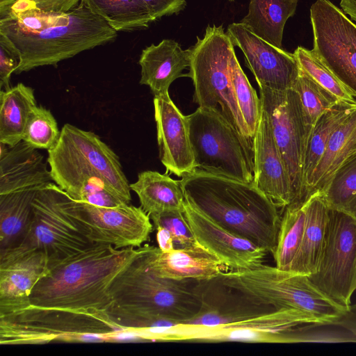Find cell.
I'll use <instances>...</instances> for the list:
<instances>
[{"label": "cell", "mask_w": 356, "mask_h": 356, "mask_svg": "<svg viewBox=\"0 0 356 356\" xmlns=\"http://www.w3.org/2000/svg\"><path fill=\"white\" fill-rule=\"evenodd\" d=\"M122 330L110 320L106 311L28 304L0 314L1 345L110 342V336Z\"/></svg>", "instance_id": "obj_4"}, {"label": "cell", "mask_w": 356, "mask_h": 356, "mask_svg": "<svg viewBox=\"0 0 356 356\" xmlns=\"http://www.w3.org/2000/svg\"><path fill=\"white\" fill-rule=\"evenodd\" d=\"M261 107L266 112L289 175L293 204H302L303 164L310 129L298 92L259 87ZM291 204V205H292Z\"/></svg>", "instance_id": "obj_11"}, {"label": "cell", "mask_w": 356, "mask_h": 356, "mask_svg": "<svg viewBox=\"0 0 356 356\" xmlns=\"http://www.w3.org/2000/svg\"><path fill=\"white\" fill-rule=\"evenodd\" d=\"M43 186L0 195V251L19 245L26 236L33 217V202Z\"/></svg>", "instance_id": "obj_27"}, {"label": "cell", "mask_w": 356, "mask_h": 356, "mask_svg": "<svg viewBox=\"0 0 356 356\" xmlns=\"http://www.w3.org/2000/svg\"><path fill=\"white\" fill-rule=\"evenodd\" d=\"M284 210L273 256L275 267L289 271L303 237L306 219L305 202L290 205Z\"/></svg>", "instance_id": "obj_33"}, {"label": "cell", "mask_w": 356, "mask_h": 356, "mask_svg": "<svg viewBox=\"0 0 356 356\" xmlns=\"http://www.w3.org/2000/svg\"><path fill=\"white\" fill-rule=\"evenodd\" d=\"M222 281L252 301L275 309H294L330 325L345 310L321 292L308 275L261 265L257 268L227 270Z\"/></svg>", "instance_id": "obj_7"}, {"label": "cell", "mask_w": 356, "mask_h": 356, "mask_svg": "<svg viewBox=\"0 0 356 356\" xmlns=\"http://www.w3.org/2000/svg\"><path fill=\"white\" fill-rule=\"evenodd\" d=\"M198 281L161 277L151 269L145 245L137 248L132 260L110 286L113 305L151 310L181 324L200 307Z\"/></svg>", "instance_id": "obj_6"}, {"label": "cell", "mask_w": 356, "mask_h": 356, "mask_svg": "<svg viewBox=\"0 0 356 356\" xmlns=\"http://www.w3.org/2000/svg\"><path fill=\"white\" fill-rule=\"evenodd\" d=\"M138 195L140 207L149 217L173 210L184 211L185 197L179 181L167 174L145 170L130 184Z\"/></svg>", "instance_id": "obj_28"}, {"label": "cell", "mask_w": 356, "mask_h": 356, "mask_svg": "<svg viewBox=\"0 0 356 356\" xmlns=\"http://www.w3.org/2000/svg\"><path fill=\"white\" fill-rule=\"evenodd\" d=\"M179 181L188 203L273 254L282 216L276 205L254 183L197 168L183 175Z\"/></svg>", "instance_id": "obj_2"}, {"label": "cell", "mask_w": 356, "mask_h": 356, "mask_svg": "<svg viewBox=\"0 0 356 356\" xmlns=\"http://www.w3.org/2000/svg\"><path fill=\"white\" fill-rule=\"evenodd\" d=\"M44 156L24 140L0 143V195L54 182Z\"/></svg>", "instance_id": "obj_23"}, {"label": "cell", "mask_w": 356, "mask_h": 356, "mask_svg": "<svg viewBox=\"0 0 356 356\" xmlns=\"http://www.w3.org/2000/svg\"><path fill=\"white\" fill-rule=\"evenodd\" d=\"M153 102L160 160L167 172L181 177L196 169L186 116L169 95Z\"/></svg>", "instance_id": "obj_19"}, {"label": "cell", "mask_w": 356, "mask_h": 356, "mask_svg": "<svg viewBox=\"0 0 356 356\" xmlns=\"http://www.w3.org/2000/svg\"><path fill=\"white\" fill-rule=\"evenodd\" d=\"M60 138L106 179L124 203L130 204V184L120 159L97 134L67 123L61 129Z\"/></svg>", "instance_id": "obj_22"}, {"label": "cell", "mask_w": 356, "mask_h": 356, "mask_svg": "<svg viewBox=\"0 0 356 356\" xmlns=\"http://www.w3.org/2000/svg\"><path fill=\"white\" fill-rule=\"evenodd\" d=\"M151 269L157 275L177 281H202L220 276L228 268L202 246L162 252L145 245Z\"/></svg>", "instance_id": "obj_21"}, {"label": "cell", "mask_w": 356, "mask_h": 356, "mask_svg": "<svg viewBox=\"0 0 356 356\" xmlns=\"http://www.w3.org/2000/svg\"><path fill=\"white\" fill-rule=\"evenodd\" d=\"M17 0H0V13L9 8Z\"/></svg>", "instance_id": "obj_48"}, {"label": "cell", "mask_w": 356, "mask_h": 356, "mask_svg": "<svg viewBox=\"0 0 356 356\" xmlns=\"http://www.w3.org/2000/svg\"><path fill=\"white\" fill-rule=\"evenodd\" d=\"M319 324H312L306 327L298 326L281 331L280 343L300 342H356V336L346 332L328 328H318Z\"/></svg>", "instance_id": "obj_40"}, {"label": "cell", "mask_w": 356, "mask_h": 356, "mask_svg": "<svg viewBox=\"0 0 356 356\" xmlns=\"http://www.w3.org/2000/svg\"><path fill=\"white\" fill-rule=\"evenodd\" d=\"M318 193L330 209L343 211L356 219V152L339 166Z\"/></svg>", "instance_id": "obj_34"}, {"label": "cell", "mask_w": 356, "mask_h": 356, "mask_svg": "<svg viewBox=\"0 0 356 356\" xmlns=\"http://www.w3.org/2000/svg\"><path fill=\"white\" fill-rule=\"evenodd\" d=\"M229 71L240 112L248 128L250 136L254 141V137L261 115V100L242 70L235 51H233L230 58Z\"/></svg>", "instance_id": "obj_35"}, {"label": "cell", "mask_w": 356, "mask_h": 356, "mask_svg": "<svg viewBox=\"0 0 356 356\" xmlns=\"http://www.w3.org/2000/svg\"><path fill=\"white\" fill-rule=\"evenodd\" d=\"M186 118L196 168L254 183L253 148L228 122L200 107Z\"/></svg>", "instance_id": "obj_9"}, {"label": "cell", "mask_w": 356, "mask_h": 356, "mask_svg": "<svg viewBox=\"0 0 356 356\" xmlns=\"http://www.w3.org/2000/svg\"><path fill=\"white\" fill-rule=\"evenodd\" d=\"M298 94L306 122L312 129L318 118L340 100L321 86L299 67V73L293 87Z\"/></svg>", "instance_id": "obj_36"}, {"label": "cell", "mask_w": 356, "mask_h": 356, "mask_svg": "<svg viewBox=\"0 0 356 356\" xmlns=\"http://www.w3.org/2000/svg\"><path fill=\"white\" fill-rule=\"evenodd\" d=\"M140 84L147 86L154 97L169 95L171 83L181 76L190 65V49H181L175 40L164 39L158 44H152L141 53Z\"/></svg>", "instance_id": "obj_24"}, {"label": "cell", "mask_w": 356, "mask_h": 356, "mask_svg": "<svg viewBox=\"0 0 356 356\" xmlns=\"http://www.w3.org/2000/svg\"><path fill=\"white\" fill-rule=\"evenodd\" d=\"M33 205L30 229L16 247L44 251L51 265L95 244L88 238V228L78 218L72 198L54 182L38 191Z\"/></svg>", "instance_id": "obj_8"}, {"label": "cell", "mask_w": 356, "mask_h": 356, "mask_svg": "<svg viewBox=\"0 0 356 356\" xmlns=\"http://www.w3.org/2000/svg\"><path fill=\"white\" fill-rule=\"evenodd\" d=\"M49 269V258L40 249L0 251V314L29 304L33 288Z\"/></svg>", "instance_id": "obj_17"}, {"label": "cell", "mask_w": 356, "mask_h": 356, "mask_svg": "<svg viewBox=\"0 0 356 356\" xmlns=\"http://www.w3.org/2000/svg\"><path fill=\"white\" fill-rule=\"evenodd\" d=\"M299 67L321 86L334 95L339 100L356 102L344 85L321 62L314 51L298 46L293 52Z\"/></svg>", "instance_id": "obj_37"}, {"label": "cell", "mask_w": 356, "mask_h": 356, "mask_svg": "<svg viewBox=\"0 0 356 356\" xmlns=\"http://www.w3.org/2000/svg\"><path fill=\"white\" fill-rule=\"evenodd\" d=\"M149 9L155 20L177 14L186 6V0H142Z\"/></svg>", "instance_id": "obj_43"}, {"label": "cell", "mask_w": 356, "mask_h": 356, "mask_svg": "<svg viewBox=\"0 0 356 356\" xmlns=\"http://www.w3.org/2000/svg\"><path fill=\"white\" fill-rule=\"evenodd\" d=\"M60 137L56 120L51 112L42 106L33 111L27 123L23 140L38 149H51Z\"/></svg>", "instance_id": "obj_39"}, {"label": "cell", "mask_w": 356, "mask_h": 356, "mask_svg": "<svg viewBox=\"0 0 356 356\" xmlns=\"http://www.w3.org/2000/svg\"><path fill=\"white\" fill-rule=\"evenodd\" d=\"M40 10L48 13H66L77 6L82 0H30Z\"/></svg>", "instance_id": "obj_44"}, {"label": "cell", "mask_w": 356, "mask_h": 356, "mask_svg": "<svg viewBox=\"0 0 356 356\" xmlns=\"http://www.w3.org/2000/svg\"><path fill=\"white\" fill-rule=\"evenodd\" d=\"M306 219L300 248L289 271L311 275L317 270L323 250L329 207L317 192L305 202Z\"/></svg>", "instance_id": "obj_25"}, {"label": "cell", "mask_w": 356, "mask_h": 356, "mask_svg": "<svg viewBox=\"0 0 356 356\" xmlns=\"http://www.w3.org/2000/svg\"><path fill=\"white\" fill-rule=\"evenodd\" d=\"M34 90L19 83L0 91V143L14 146L23 140L25 129L37 106Z\"/></svg>", "instance_id": "obj_30"}, {"label": "cell", "mask_w": 356, "mask_h": 356, "mask_svg": "<svg viewBox=\"0 0 356 356\" xmlns=\"http://www.w3.org/2000/svg\"><path fill=\"white\" fill-rule=\"evenodd\" d=\"M227 33L234 46L243 53L246 65L259 87L284 90L293 88L299 73L293 54L265 41L241 22L227 26Z\"/></svg>", "instance_id": "obj_15"}, {"label": "cell", "mask_w": 356, "mask_h": 356, "mask_svg": "<svg viewBox=\"0 0 356 356\" xmlns=\"http://www.w3.org/2000/svg\"><path fill=\"white\" fill-rule=\"evenodd\" d=\"M0 32L21 54L15 74L63 60L115 40L117 31L83 1L66 13H48L17 0L0 13Z\"/></svg>", "instance_id": "obj_1"}, {"label": "cell", "mask_w": 356, "mask_h": 356, "mask_svg": "<svg viewBox=\"0 0 356 356\" xmlns=\"http://www.w3.org/2000/svg\"><path fill=\"white\" fill-rule=\"evenodd\" d=\"M356 152V108L332 134L305 188L304 202L321 191L339 166Z\"/></svg>", "instance_id": "obj_26"}, {"label": "cell", "mask_w": 356, "mask_h": 356, "mask_svg": "<svg viewBox=\"0 0 356 356\" xmlns=\"http://www.w3.org/2000/svg\"><path fill=\"white\" fill-rule=\"evenodd\" d=\"M312 51L356 97V24L329 0L310 7Z\"/></svg>", "instance_id": "obj_12"}, {"label": "cell", "mask_w": 356, "mask_h": 356, "mask_svg": "<svg viewBox=\"0 0 356 356\" xmlns=\"http://www.w3.org/2000/svg\"><path fill=\"white\" fill-rule=\"evenodd\" d=\"M21 63V54L13 42L0 32V88L8 90L11 86V74Z\"/></svg>", "instance_id": "obj_42"}, {"label": "cell", "mask_w": 356, "mask_h": 356, "mask_svg": "<svg viewBox=\"0 0 356 356\" xmlns=\"http://www.w3.org/2000/svg\"><path fill=\"white\" fill-rule=\"evenodd\" d=\"M106 312L110 320L124 330L168 327L180 324L159 313L142 308L113 305Z\"/></svg>", "instance_id": "obj_38"}, {"label": "cell", "mask_w": 356, "mask_h": 356, "mask_svg": "<svg viewBox=\"0 0 356 356\" xmlns=\"http://www.w3.org/2000/svg\"><path fill=\"white\" fill-rule=\"evenodd\" d=\"M253 151L254 184L277 208L284 209L291 205L293 200L289 175L262 107L254 137Z\"/></svg>", "instance_id": "obj_20"}, {"label": "cell", "mask_w": 356, "mask_h": 356, "mask_svg": "<svg viewBox=\"0 0 356 356\" xmlns=\"http://www.w3.org/2000/svg\"><path fill=\"white\" fill-rule=\"evenodd\" d=\"M137 248L117 249L95 243L88 249L49 265L37 283L29 304L74 310L106 311L113 305L110 286L132 260Z\"/></svg>", "instance_id": "obj_3"}, {"label": "cell", "mask_w": 356, "mask_h": 356, "mask_svg": "<svg viewBox=\"0 0 356 356\" xmlns=\"http://www.w3.org/2000/svg\"><path fill=\"white\" fill-rule=\"evenodd\" d=\"M197 287L201 301L199 311L181 324L225 325L277 310L252 301L240 291L225 284L220 276L198 281Z\"/></svg>", "instance_id": "obj_18"}, {"label": "cell", "mask_w": 356, "mask_h": 356, "mask_svg": "<svg viewBox=\"0 0 356 356\" xmlns=\"http://www.w3.org/2000/svg\"><path fill=\"white\" fill-rule=\"evenodd\" d=\"M156 241L159 248L164 252H168L175 249L172 236L169 230L163 227H157Z\"/></svg>", "instance_id": "obj_46"}, {"label": "cell", "mask_w": 356, "mask_h": 356, "mask_svg": "<svg viewBox=\"0 0 356 356\" xmlns=\"http://www.w3.org/2000/svg\"><path fill=\"white\" fill-rule=\"evenodd\" d=\"M326 296L346 309L356 290V219L329 208L317 270L309 276Z\"/></svg>", "instance_id": "obj_10"}, {"label": "cell", "mask_w": 356, "mask_h": 356, "mask_svg": "<svg viewBox=\"0 0 356 356\" xmlns=\"http://www.w3.org/2000/svg\"><path fill=\"white\" fill-rule=\"evenodd\" d=\"M298 0H250L248 14L241 20L249 31L282 48L287 20L296 13Z\"/></svg>", "instance_id": "obj_29"}, {"label": "cell", "mask_w": 356, "mask_h": 356, "mask_svg": "<svg viewBox=\"0 0 356 356\" xmlns=\"http://www.w3.org/2000/svg\"><path fill=\"white\" fill-rule=\"evenodd\" d=\"M72 204L93 243L108 244L117 249L138 248L149 239L154 227L140 207L124 204L104 207L72 198Z\"/></svg>", "instance_id": "obj_13"}, {"label": "cell", "mask_w": 356, "mask_h": 356, "mask_svg": "<svg viewBox=\"0 0 356 356\" xmlns=\"http://www.w3.org/2000/svg\"><path fill=\"white\" fill-rule=\"evenodd\" d=\"M341 10L356 22V0H340Z\"/></svg>", "instance_id": "obj_47"}, {"label": "cell", "mask_w": 356, "mask_h": 356, "mask_svg": "<svg viewBox=\"0 0 356 356\" xmlns=\"http://www.w3.org/2000/svg\"><path fill=\"white\" fill-rule=\"evenodd\" d=\"M189 49L188 76L193 80L194 102L222 117L253 148L231 81L229 62L234 44L223 26H207L204 36L197 37Z\"/></svg>", "instance_id": "obj_5"}, {"label": "cell", "mask_w": 356, "mask_h": 356, "mask_svg": "<svg viewBox=\"0 0 356 356\" xmlns=\"http://www.w3.org/2000/svg\"><path fill=\"white\" fill-rule=\"evenodd\" d=\"M149 218L154 228L163 227L170 231L173 238L175 248H192L201 246L190 228L184 211H170Z\"/></svg>", "instance_id": "obj_41"}, {"label": "cell", "mask_w": 356, "mask_h": 356, "mask_svg": "<svg viewBox=\"0 0 356 356\" xmlns=\"http://www.w3.org/2000/svg\"><path fill=\"white\" fill-rule=\"evenodd\" d=\"M184 214L197 243L229 269L247 270L264 264L265 249L225 229L185 200Z\"/></svg>", "instance_id": "obj_16"}, {"label": "cell", "mask_w": 356, "mask_h": 356, "mask_svg": "<svg viewBox=\"0 0 356 356\" xmlns=\"http://www.w3.org/2000/svg\"><path fill=\"white\" fill-rule=\"evenodd\" d=\"M355 108L356 102L340 101L324 112L312 127L305 153L302 202L305 188L324 153L332 134Z\"/></svg>", "instance_id": "obj_31"}, {"label": "cell", "mask_w": 356, "mask_h": 356, "mask_svg": "<svg viewBox=\"0 0 356 356\" xmlns=\"http://www.w3.org/2000/svg\"><path fill=\"white\" fill-rule=\"evenodd\" d=\"M228 1H233L234 0H228Z\"/></svg>", "instance_id": "obj_49"}, {"label": "cell", "mask_w": 356, "mask_h": 356, "mask_svg": "<svg viewBox=\"0 0 356 356\" xmlns=\"http://www.w3.org/2000/svg\"><path fill=\"white\" fill-rule=\"evenodd\" d=\"M47 152L54 182L71 198L104 207L125 204L106 179L60 138Z\"/></svg>", "instance_id": "obj_14"}, {"label": "cell", "mask_w": 356, "mask_h": 356, "mask_svg": "<svg viewBox=\"0 0 356 356\" xmlns=\"http://www.w3.org/2000/svg\"><path fill=\"white\" fill-rule=\"evenodd\" d=\"M332 325L339 326L356 336V304L345 309Z\"/></svg>", "instance_id": "obj_45"}, {"label": "cell", "mask_w": 356, "mask_h": 356, "mask_svg": "<svg viewBox=\"0 0 356 356\" xmlns=\"http://www.w3.org/2000/svg\"><path fill=\"white\" fill-rule=\"evenodd\" d=\"M82 1L117 32L147 29L155 21L142 0Z\"/></svg>", "instance_id": "obj_32"}]
</instances>
